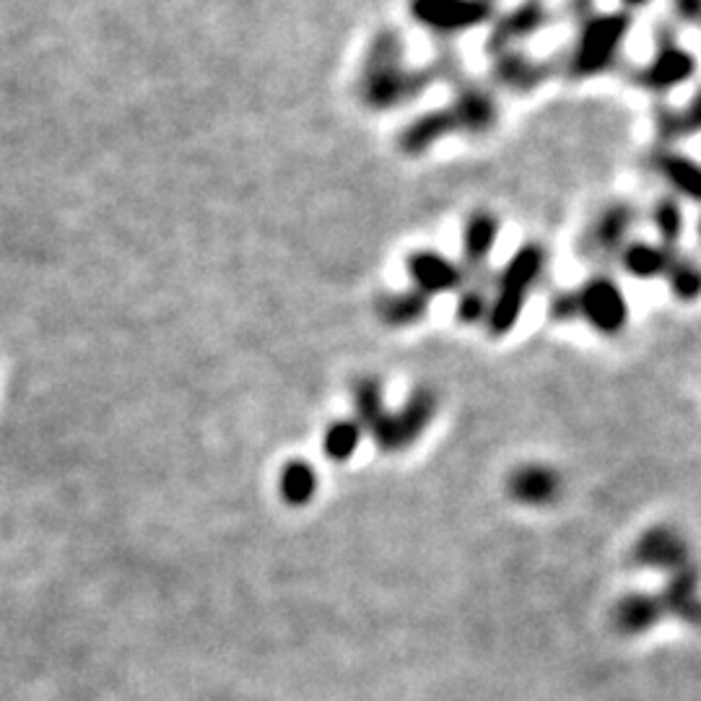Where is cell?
Wrapping results in <instances>:
<instances>
[{
	"label": "cell",
	"instance_id": "cell-13",
	"mask_svg": "<svg viewBox=\"0 0 701 701\" xmlns=\"http://www.w3.org/2000/svg\"><path fill=\"white\" fill-rule=\"evenodd\" d=\"M491 58V81L510 94H533L553 75V66L536 55L525 52L523 47L489 55Z\"/></svg>",
	"mask_w": 701,
	"mask_h": 701
},
{
	"label": "cell",
	"instance_id": "cell-17",
	"mask_svg": "<svg viewBox=\"0 0 701 701\" xmlns=\"http://www.w3.org/2000/svg\"><path fill=\"white\" fill-rule=\"evenodd\" d=\"M449 107L455 109L457 120H460L463 138L491 136L496 130L499 117H502V109H499L494 92L476 86V83L457 89L453 100H449Z\"/></svg>",
	"mask_w": 701,
	"mask_h": 701
},
{
	"label": "cell",
	"instance_id": "cell-15",
	"mask_svg": "<svg viewBox=\"0 0 701 701\" xmlns=\"http://www.w3.org/2000/svg\"><path fill=\"white\" fill-rule=\"evenodd\" d=\"M650 166L673 198L701 206V162L678 151L676 145H657L650 156Z\"/></svg>",
	"mask_w": 701,
	"mask_h": 701
},
{
	"label": "cell",
	"instance_id": "cell-1",
	"mask_svg": "<svg viewBox=\"0 0 701 701\" xmlns=\"http://www.w3.org/2000/svg\"><path fill=\"white\" fill-rule=\"evenodd\" d=\"M442 75V66H413L406 42L395 30H379L361 60L357 94L370 113H395L429 92Z\"/></svg>",
	"mask_w": 701,
	"mask_h": 701
},
{
	"label": "cell",
	"instance_id": "cell-3",
	"mask_svg": "<svg viewBox=\"0 0 701 701\" xmlns=\"http://www.w3.org/2000/svg\"><path fill=\"white\" fill-rule=\"evenodd\" d=\"M631 26H634V19L627 11L587 13L574 34L566 73L574 81H593L614 71L629 42Z\"/></svg>",
	"mask_w": 701,
	"mask_h": 701
},
{
	"label": "cell",
	"instance_id": "cell-9",
	"mask_svg": "<svg viewBox=\"0 0 701 701\" xmlns=\"http://www.w3.org/2000/svg\"><path fill=\"white\" fill-rule=\"evenodd\" d=\"M402 266H406L411 289L421 291V294L429 296L432 302L436 296L460 291L465 281H468L460 262L447 258V255L434 247L411 249V253L406 255V260H402Z\"/></svg>",
	"mask_w": 701,
	"mask_h": 701
},
{
	"label": "cell",
	"instance_id": "cell-19",
	"mask_svg": "<svg viewBox=\"0 0 701 701\" xmlns=\"http://www.w3.org/2000/svg\"><path fill=\"white\" fill-rule=\"evenodd\" d=\"M665 616L673 614L686 623L701 627V580L697 564L670 572V580L661 593Z\"/></svg>",
	"mask_w": 701,
	"mask_h": 701
},
{
	"label": "cell",
	"instance_id": "cell-21",
	"mask_svg": "<svg viewBox=\"0 0 701 701\" xmlns=\"http://www.w3.org/2000/svg\"><path fill=\"white\" fill-rule=\"evenodd\" d=\"M665 619V608L661 595L629 593L616 603L614 627L623 636H640Z\"/></svg>",
	"mask_w": 701,
	"mask_h": 701
},
{
	"label": "cell",
	"instance_id": "cell-28",
	"mask_svg": "<svg viewBox=\"0 0 701 701\" xmlns=\"http://www.w3.org/2000/svg\"><path fill=\"white\" fill-rule=\"evenodd\" d=\"M619 3V11H627V13H634V11H642L647 9L652 0H616Z\"/></svg>",
	"mask_w": 701,
	"mask_h": 701
},
{
	"label": "cell",
	"instance_id": "cell-16",
	"mask_svg": "<svg viewBox=\"0 0 701 701\" xmlns=\"http://www.w3.org/2000/svg\"><path fill=\"white\" fill-rule=\"evenodd\" d=\"M564 491L559 470L544 463L517 465L506 476V494L523 506H551Z\"/></svg>",
	"mask_w": 701,
	"mask_h": 701
},
{
	"label": "cell",
	"instance_id": "cell-24",
	"mask_svg": "<svg viewBox=\"0 0 701 701\" xmlns=\"http://www.w3.org/2000/svg\"><path fill=\"white\" fill-rule=\"evenodd\" d=\"M665 287H668L670 296L681 304H697L701 302V262H697L689 255L673 253V260L665 273Z\"/></svg>",
	"mask_w": 701,
	"mask_h": 701
},
{
	"label": "cell",
	"instance_id": "cell-6",
	"mask_svg": "<svg viewBox=\"0 0 701 701\" xmlns=\"http://www.w3.org/2000/svg\"><path fill=\"white\" fill-rule=\"evenodd\" d=\"M699 73V58L693 55L689 47L681 45L673 37H661V42L652 50L650 60L642 62L634 73H631V81L642 89V92L655 94V96H668L676 92V89L686 86L697 79Z\"/></svg>",
	"mask_w": 701,
	"mask_h": 701
},
{
	"label": "cell",
	"instance_id": "cell-11",
	"mask_svg": "<svg viewBox=\"0 0 701 701\" xmlns=\"http://www.w3.org/2000/svg\"><path fill=\"white\" fill-rule=\"evenodd\" d=\"M436 408H440V398L432 387H416L398 413L382 411L379 419L374 421L379 442L387 447H402V444L419 440L423 429H429V423L434 421Z\"/></svg>",
	"mask_w": 701,
	"mask_h": 701
},
{
	"label": "cell",
	"instance_id": "cell-26",
	"mask_svg": "<svg viewBox=\"0 0 701 701\" xmlns=\"http://www.w3.org/2000/svg\"><path fill=\"white\" fill-rule=\"evenodd\" d=\"M548 317H551L553 323L577 320V294H574V289L557 291V294L551 296V302H548Z\"/></svg>",
	"mask_w": 701,
	"mask_h": 701
},
{
	"label": "cell",
	"instance_id": "cell-12",
	"mask_svg": "<svg viewBox=\"0 0 701 701\" xmlns=\"http://www.w3.org/2000/svg\"><path fill=\"white\" fill-rule=\"evenodd\" d=\"M499 237H502V221L494 211L476 208L465 217L460 229V260L457 262L463 266L468 281L481 279L491 255L496 253Z\"/></svg>",
	"mask_w": 701,
	"mask_h": 701
},
{
	"label": "cell",
	"instance_id": "cell-29",
	"mask_svg": "<svg viewBox=\"0 0 701 701\" xmlns=\"http://www.w3.org/2000/svg\"><path fill=\"white\" fill-rule=\"evenodd\" d=\"M577 3H580V9H585V5L589 3V0H577Z\"/></svg>",
	"mask_w": 701,
	"mask_h": 701
},
{
	"label": "cell",
	"instance_id": "cell-8",
	"mask_svg": "<svg viewBox=\"0 0 701 701\" xmlns=\"http://www.w3.org/2000/svg\"><path fill=\"white\" fill-rule=\"evenodd\" d=\"M551 21V9L546 0H519L506 13H496L489 24L486 52L494 55L502 50L525 47V42L536 39Z\"/></svg>",
	"mask_w": 701,
	"mask_h": 701
},
{
	"label": "cell",
	"instance_id": "cell-14",
	"mask_svg": "<svg viewBox=\"0 0 701 701\" xmlns=\"http://www.w3.org/2000/svg\"><path fill=\"white\" fill-rule=\"evenodd\" d=\"M631 561L640 569H661L668 574L693 564L689 540L676 527L668 525H655L647 533H642L634 551H631Z\"/></svg>",
	"mask_w": 701,
	"mask_h": 701
},
{
	"label": "cell",
	"instance_id": "cell-10",
	"mask_svg": "<svg viewBox=\"0 0 701 701\" xmlns=\"http://www.w3.org/2000/svg\"><path fill=\"white\" fill-rule=\"evenodd\" d=\"M449 138H463V128L455 109L447 102L442 107L416 115L413 120L402 125L398 138H395V145L406 159H421L432 154L436 145L449 141Z\"/></svg>",
	"mask_w": 701,
	"mask_h": 701
},
{
	"label": "cell",
	"instance_id": "cell-25",
	"mask_svg": "<svg viewBox=\"0 0 701 701\" xmlns=\"http://www.w3.org/2000/svg\"><path fill=\"white\" fill-rule=\"evenodd\" d=\"M489 315V289L481 283L465 281V287L457 291L455 317L460 325H483Z\"/></svg>",
	"mask_w": 701,
	"mask_h": 701
},
{
	"label": "cell",
	"instance_id": "cell-5",
	"mask_svg": "<svg viewBox=\"0 0 701 701\" xmlns=\"http://www.w3.org/2000/svg\"><path fill=\"white\" fill-rule=\"evenodd\" d=\"M574 294H577V320L608 338L627 330L631 307L619 281L606 273H595L580 289H574Z\"/></svg>",
	"mask_w": 701,
	"mask_h": 701
},
{
	"label": "cell",
	"instance_id": "cell-27",
	"mask_svg": "<svg viewBox=\"0 0 701 701\" xmlns=\"http://www.w3.org/2000/svg\"><path fill=\"white\" fill-rule=\"evenodd\" d=\"M673 13L686 24H699L701 21V0H670Z\"/></svg>",
	"mask_w": 701,
	"mask_h": 701
},
{
	"label": "cell",
	"instance_id": "cell-30",
	"mask_svg": "<svg viewBox=\"0 0 701 701\" xmlns=\"http://www.w3.org/2000/svg\"><path fill=\"white\" fill-rule=\"evenodd\" d=\"M697 232H699V239H701V219H699V224H697Z\"/></svg>",
	"mask_w": 701,
	"mask_h": 701
},
{
	"label": "cell",
	"instance_id": "cell-4",
	"mask_svg": "<svg viewBox=\"0 0 701 701\" xmlns=\"http://www.w3.org/2000/svg\"><path fill=\"white\" fill-rule=\"evenodd\" d=\"M408 16L436 37H460L483 30L496 16L494 0H408Z\"/></svg>",
	"mask_w": 701,
	"mask_h": 701
},
{
	"label": "cell",
	"instance_id": "cell-22",
	"mask_svg": "<svg viewBox=\"0 0 701 701\" xmlns=\"http://www.w3.org/2000/svg\"><path fill=\"white\" fill-rule=\"evenodd\" d=\"M429 309H432V300L411 287L385 291L377 296V317L390 328H413L427 320Z\"/></svg>",
	"mask_w": 701,
	"mask_h": 701
},
{
	"label": "cell",
	"instance_id": "cell-20",
	"mask_svg": "<svg viewBox=\"0 0 701 701\" xmlns=\"http://www.w3.org/2000/svg\"><path fill=\"white\" fill-rule=\"evenodd\" d=\"M655 133L661 145H678L701 136V86L678 107H657Z\"/></svg>",
	"mask_w": 701,
	"mask_h": 701
},
{
	"label": "cell",
	"instance_id": "cell-2",
	"mask_svg": "<svg viewBox=\"0 0 701 701\" xmlns=\"http://www.w3.org/2000/svg\"><path fill=\"white\" fill-rule=\"evenodd\" d=\"M548 268V253L540 242H525L496 273L494 289L489 291V315L483 328L491 338H504L523 320L527 300L536 291Z\"/></svg>",
	"mask_w": 701,
	"mask_h": 701
},
{
	"label": "cell",
	"instance_id": "cell-18",
	"mask_svg": "<svg viewBox=\"0 0 701 701\" xmlns=\"http://www.w3.org/2000/svg\"><path fill=\"white\" fill-rule=\"evenodd\" d=\"M673 253L676 249L663 247L655 239H629L616 262H619L623 276L634 281H663L665 273H668Z\"/></svg>",
	"mask_w": 701,
	"mask_h": 701
},
{
	"label": "cell",
	"instance_id": "cell-23",
	"mask_svg": "<svg viewBox=\"0 0 701 701\" xmlns=\"http://www.w3.org/2000/svg\"><path fill=\"white\" fill-rule=\"evenodd\" d=\"M650 224L655 229V242H661L668 249H678L686 234V211L681 200L673 198L670 192L652 200Z\"/></svg>",
	"mask_w": 701,
	"mask_h": 701
},
{
	"label": "cell",
	"instance_id": "cell-7",
	"mask_svg": "<svg viewBox=\"0 0 701 701\" xmlns=\"http://www.w3.org/2000/svg\"><path fill=\"white\" fill-rule=\"evenodd\" d=\"M636 226V208L627 200H610L587 221L580 253L587 260H616Z\"/></svg>",
	"mask_w": 701,
	"mask_h": 701
}]
</instances>
